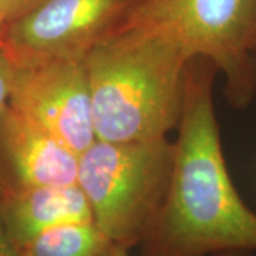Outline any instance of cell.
Here are the masks:
<instances>
[{"mask_svg": "<svg viewBox=\"0 0 256 256\" xmlns=\"http://www.w3.org/2000/svg\"><path fill=\"white\" fill-rule=\"evenodd\" d=\"M216 73L206 58L186 64L170 185L140 244L144 256L256 252V212L236 191L222 151L214 107Z\"/></svg>", "mask_w": 256, "mask_h": 256, "instance_id": "6da1fadb", "label": "cell"}, {"mask_svg": "<svg viewBox=\"0 0 256 256\" xmlns=\"http://www.w3.org/2000/svg\"><path fill=\"white\" fill-rule=\"evenodd\" d=\"M84 62L97 140L151 141L176 128L190 60L172 43L127 26L97 44Z\"/></svg>", "mask_w": 256, "mask_h": 256, "instance_id": "7a4b0ae2", "label": "cell"}, {"mask_svg": "<svg viewBox=\"0 0 256 256\" xmlns=\"http://www.w3.org/2000/svg\"><path fill=\"white\" fill-rule=\"evenodd\" d=\"M174 158L168 138L112 142L96 140L78 156L77 185L92 220L117 245L137 246L162 208Z\"/></svg>", "mask_w": 256, "mask_h": 256, "instance_id": "3957f363", "label": "cell"}, {"mask_svg": "<svg viewBox=\"0 0 256 256\" xmlns=\"http://www.w3.org/2000/svg\"><path fill=\"white\" fill-rule=\"evenodd\" d=\"M128 26L164 37L188 60L214 63L234 107L256 94V0H140Z\"/></svg>", "mask_w": 256, "mask_h": 256, "instance_id": "277c9868", "label": "cell"}, {"mask_svg": "<svg viewBox=\"0 0 256 256\" xmlns=\"http://www.w3.org/2000/svg\"><path fill=\"white\" fill-rule=\"evenodd\" d=\"M140 0H42L6 23L0 42L16 67L84 58L127 28Z\"/></svg>", "mask_w": 256, "mask_h": 256, "instance_id": "5b68a950", "label": "cell"}, {"mask_svg": "<svg viewBox=\"0 0 256 256\" xmlns=\"http://www.w3.org/2000/svg\"><path fill=\"white\" fill-rule=\"evenodd\" d=\"M84 58L16 67L10 96L12 108L77 156L97 140Z\"/></svg>", "mask_w": 256, "mask_h": 256, "instance_id": "8992f818", "label": "cell"}, {"mask_svg": "<svg viewBox=\"0 0 256 256\" xmlns=\"http://www.w3.org/2000/svg\"><path fill=\"white\" fill-rule=\"evenodd\" d=\"M78 156L44 128L9 108L0 117V194L77 184Z\"/></svg>", "mask_w": 256, "mask_h": 256, "instance_id": "52a82bcc", "label": "cell"}, {"mask_svg": "<svg viewBox=\"0 0 256 256\" xmlns=\"http://www.w3.org/2000/svg\"><path fill=\"white\" fill-rule=\"evenodd\" d=\"M92 220L90 204L77 184L0 194V222L16 246L56 226Z\"/></svg>", "mask_w": 256, "mask_h": 256, "instance_id": "ba28073f", "label": "cell"}, {"mask_svg": "<svg viewBox=\"0 0 256 256\" xmlns=\"http://www.w3.org/2000/svg\"><path fill=\"white\" fill-rule=\"evenodd\" d=\"M116 244L94 220L48 229L18 246L20 256H107Z\"/></svg>", "mask_w": 256, "mask_h": 256, "instance_id": "9c48e42d", "label": "cell"}, {"mask_svg": "<svg viewBox=\"0 0 256 256\" xmlns=\"http://www.w3.org/2000/svg\"><path fill=\"white\" fill-rule=\"evenodd\" d=\"M14 73H16V66L12 62L6 47L0 42V117L10 106Z\"/></svg>", "mask_w": 256, "mask_h": 256, "instance_id": "30bf717a", "label": "cell"}, {"mask_svg": "<svg viewBox=\"0 0 256 256\" xmlns=\"http://www.w3.org/2000/svg\"><path fill=\"white\" fill-rule=\"evenodd\" d=\"M42 0H0V13L6 23L22 16Z\"/></svg>", "mask_w": 256, "mask_h": 256, "instance_id": "8fae6325", "label": "cell"}, {"mask_svg": "<svg viewBox=\"0 0 256 256\" xmlns=\"http://www.w3.org/2000/svg\"><path fill=\"white\" fill-rule=\"evenodd\" d=\"M0 256H20L18 246L10 239L2 222H0Z\"/></svg>", "mask_w": 256, "mask_h": 256, "instance_id": "7c38bea8", "label": "cell"}, {"mask_svg": "<svg viewBox=\"0 0 256 256\" xmlns=\"http://www.w3.org/2000/svg\"><path fill=\"white\" fill-rule=\"evenodd\" d=\"M107 256H131L130 255V249H126L122 246H116L112 248L110 254ZM210 256H252L250 252H244V250H228V252H220V254H215V255Z\"/></svg>", "mask_w": 256, "mask_h": 256, "instance_id": "4fadbf2b", "label": "cell"}, {"mask_svg": "<svg viewBox=\"0 0 256 256\" xmlns=\"http://www.w3.org/2000/svg\"><path fill=\"white\" fill-rule=\"evenodd\" d=\"M4 26H6V22H4V18L2 16V13H0V37H2V33L4 30Z\"/></svg>", "mask_w": 256, "mask_h": 256, "instance_id": "5bb4252c", "label": "cell"}, {"mask_svg": "<svg viewBox=\"0 0 256 256\" xmlns=\"http://www.w3.org/2000/svg\"><path fill=\"white\" fill-rule=\"evenodd\" d=\"M255 86H256V56H255Z\"/></svg>", "mask_w": 256, "mask_h": 256, "instance_id": "9a60e30c", "label": "cell"}]
</instances>
